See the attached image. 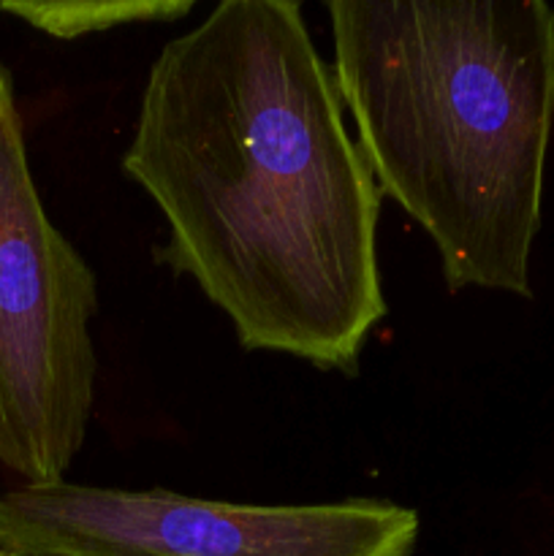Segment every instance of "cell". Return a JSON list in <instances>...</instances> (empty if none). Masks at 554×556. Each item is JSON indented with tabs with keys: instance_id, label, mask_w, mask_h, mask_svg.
<instances>
[{
	"instance_id": "obj_1",
	"label": "cell",
	"mask_w": 554,
	"mask_h": 556,
	"mask_svg": "<svg viewBox=\"0 0 554 556\" xmlns=\"http://www.w3.org/2000/svg\"><path fill=\"white\" fill-rule=\"evenodd\" d=\"M161 210L158 264L244 351L353 375L386 318L380 190L293 0H223L150 65L123 155Z\"/></svg>"
},
{
	"instance_id": "obj_3",
	"label": "cell",
	"mask_w": 554,
	"mask_h": 556,
	"mask_svg": "<svg viewBox=\"0 0 554 556\" xmlns=\"http://www.w3.org/2000/svg\"><path fill=\"white\" fill-rule=\"evenodd\" d=\"M96 313V271L43 210L14 76L0 63V465L25 483L65 481L85 445Z\"/></svg>"
},
{
	"instance_id": "obj_4",
	"label": "cell",
	"mask_w": 554,
	"mask_h": 556,
	"mask_svg": "<svg viewBox=\"0 0 554 556\" xmlns=\"http://www.w3.org/2000/svg\"><path fill=\"white\" fill-rule=\"evenodd\" d=\"M391 500L239 505L150 489L22 483L0 494V556H413Z\"/></svg>"
},
{
	"instance_id": "obj_5",
	"label": "cell",
	"mask_w": 554,
	"mask_h": 556,
	"mask_svg": "<svg viewBox=\"0 0 554 556\" xmlns=\"http://www.w3.org/2000/svg\"><path fill=\"white\" fill-rule=\"evenodd\" d=\"M196 9L193 0H5L0 11L27 22L54 38H79L125 25H163L177 22Z\"/></svg>"
},
{
	"instance_id": "obj_2",
	"label": "cell",
	"mask_w": 554,
	"mask_h": 556,
	"mask_svg": "<svg viewBox=\"0 0 554 556\" xmlns=\"http://www.w3.org/2000/svg\"><path fill=\"white\" fill-rule=\"evenodd\" d=\"M337 92L380 195L432 239L449 291L532 299L554 128L543 0L326 5Z\"/></svg>"
}]
</instances>
